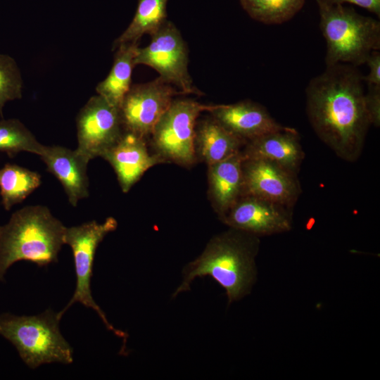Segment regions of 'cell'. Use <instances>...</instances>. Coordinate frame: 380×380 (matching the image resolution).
<instances>
[{"label":"cell","mask_w":380,"mask_h":380,"mask_svg":"<svg viewBox=\"0 0 380 380\" xmlns=\"http://www.w3.org/2000/svg\"><path fill=\"white\" fill-rule=\"evenodd\" d=\"M241 153L244 158L265 159L296 175L305 157L298 132L289 127L247 141Z\"/></svg>","instance_id":"2e32d148"},{"label":"cell","mask_w":380,"mask_h":380,"mask_svg":"<svg viewBox=\"0 0 380 380\" xmlns=\"http://www.w3.org/2000/svg\"><path fill=\"white\" fill-rule=\"evenodd\" d=\"M44 145L39 143L34 134L19 120L15 118L0 120V151L10 157L21 151L40 156Z\"/></svg>","instance_id":"603a6c76"},{"label":"cell","mask_w":380,"mask_h":380,"mask_svg":"<svg viewBox=\"0 0 380 380\" xmlns=\"http://www.w3.org/2000/svg\"><path fill=\"white\" fill-rule=\"evenodd\" d=\"M365 94V106L371 125L380 126V87L367 86Z\"/></svg>","instance_id":"d4e9b609"},{"label":"cell","mask_w":380,"mask_h":380,"mask_svg":"<svg viewBox=\"0 0 380 380\" xmlns=\"http://www.w3.org/2000/svg\"><path fill=\"white\" fill-rule=\"evenodd\" d=\"M138 46V43L119 46L108 75L96 87L98 95L118 108L132 86L134 58Z\"/></svg>","instance_id":"d6986e66"},{"label":"cell","mask_w":380,"mask_h":380,"mask_svg":"<svg viewBox=\"0 0 380 380\" xmlns=\"http://www.w3.org/2000/svg\"><path fill=\"white\" fill-rule=\"evenodd\" d=\"M246 141L225 128L210 115L197 120L194 148L197 160L208 165L242 150Z\"/></svg>","instance_id":"ac0fdd59"},{"label":"cell","mask_w":380,"mask_h":380,"mask_svg":"<svg viewBox=\"0 0 380 380\" xmlns=\"http://www.w3.org/2000/svg\"><path fill=\"white\" fill-rule=\"evenodd\" d=\"M363 76L355 66H327L305 89L306 112L318 137L338 157L355 162L360 156L371 125Z\"/></svg>","instance_id":"6da1fadb"},{"label":"cell","mask_w":380,"mask_h":380,"mask_svg":"<svg viewBox=\"0 0 380 380\" xmlns=\"http://www.w3.org/2000/svg\"><path fill=\"white\" fill-rule=\"evenodd\" d=\"M58 312L51 309L36 315L0 314V335L16 348L31 369L44 364H71L73 349L62 335Z\"/></svg>","instance_id":"5b68a950"},{"label":"cell","mask_w":380,"mask_h":380,"mask_svg":"<svg viewBox=\"0 0 380 380\" xmlns=\"http://www.w3.org/2000/svg\"><path fill=\"white\" fill-rule=\"evenodd\" d=\"M41 183L38 172L16 164H5L0 169V195L4 209L9 210L22 203Z\"/></svg>","instance_id":"44dd1931"},{"label":"cell","mask_w":380,"mask_h":380,"mask_svg":"<svg viewBox=\"0 0 380 380\" xmlns=\"http://www.w3.org/2000/svg\"><path fill=\"white\" fill-rule=\"evenodd\" d=\"M39 156L46 164L47 171L61 182L73 207L89 196L87 165L89 160L76 149L44 145Z\"/></svg>","instance_id":"9a60e30c"},{"label":"cell","mask_w":380,"mask_h":380,"mask_svg":"<svg viewBox=\"0 0 380 380\" xmlns=\"http://www.w3.org/2000/svg\"><path fill=\"white\" fill-rule=\"evenodd\" d=\"M101 158L113 167L124 193H127L149 168L164 163L158 155L149 152L146 139L127 132H124Z\"/></svg>","instance_id":"4fadbf2b"},{"label":"cell","mask_w":380,"mask_h":380,"mask_svg":"<svg viewBox=\"0 0 380 380\" xmlns=\"http://www.w3.org/2000/svg\"><path fill=\"white\" fill-rule=\"evenodd\" d=\"M179 94L182 93L160 77L132 85L119 107L124 132L146 139L175 96Z\"/></svg>","instance_id":"9c48e42d"},{"label":"cell","mask_w":380,"mask_h":380,"mask_svg":"<svg viewBox=\"0 0 380 380\" xmlns=\"http://www.w3.org/2000/svg\"><path fill=\"white\" fill-rule=\"evenodd\" d=\"M241 151L208 165V196L220 218L243 195Z\"/></svg>","instance_id":"e0dca14e"},{"label":"cell","mask_w":380,"mask_h":380,"mask_svg":"<svg viewBox=\"0 0 380 380\" xmlns=\"http://www.w3.org/2000/svg\"><path fill=\"white\" fill-rule=\"evenodd\" d=\"M65 228L44 205H27L14 212L0 227V282L18 261L41 267L57 262Z\"/></svg>","instance_id":"3957f363"},{"label":"cell","mask_w":380,"mask_h":380,"mask_svg":"<svg viewBox=\"0 0 380 380\" xmlns=\"http://www.w3.org/2000/svg\"><path fill=\"white\" fill-rule=\"evenodd\" d=\"M317 2L327 4H343L345 3L353 4L362 7L368 11L374 13L378 18L380 17V0H316Z\"/></svg>","instance_id":"4316f807"},{"label":"cell","mask_w":380,"mask_h":380,"mask_svg":"<svg viewBox=\"0 0 380 380\" xmlns=\"http://www.w3.org/2000/svg\"><path fill=\"white\" fill-rule=\"evenodd\" d=\"M305 0H240L243 10L253 20L266 25H279L291 20Z\"/></svg>","instance_id":"7402d4cb"},{"label":"cell","mask_w":380,"mask_h":380,"mask_svg":"<svg viewBox=\"0 0 380 380\" xmlns=\"http://www.w3.org/2000/svg\"><path fill=\"white\" fill-rule=\"evenodd\" d=\"M230 228L257 236L289 232L291 208L251 195H243L220 218Z\"/></svg>","instance_id":"8fae6325"},{"label":"cell","mask_w":380,"mask_h":380,"mask_svg":"<svg viewBox=\"0 0 380 380\" xmlns=\"http://www.w3.org/2000/svg\"><path fill=\"white\" fill-rule=\"evenodd\" d=\"M208 112L246 142L286 127L277 122L263 106L249 100L232 104L211 105Z\"/></svg>","instance_id":"5bb4252c"},{"label":"cell","mask_w":380,"mask_h":380,"mask_svg":"<svg viewBox=\"0 0 380 380\" xmlns=\"http://www.w3.org/2000/svg\"><path fill=\"white\" fill-rule=\"evenodd\" d=\"M211 105L193 99H174L156 124L151 136L154 151L164 162L189 167L197 159L194 148L198 118Z\"/></svg>","instance_id":"52a82bcc"},{"label":"cell","mask_w":380,"mask_h":380,"mask_svg":"<svg viewBox=\"0 0 380 380\" xmlns=\"http://www.w3.org/2000/svg\"><path fill=\"white\" fill-rule=\"evenodd\" d=\"M23 79L15 61L7 54L0 53V115L8 101L22 98Z\"/></svg>","instance_id":"cb8c5ba5"},{"label":"cell","mask_w":380,"mask_h":380,"mask_svg":"<svg viewBox=\"0 0 380 380\" xmlns=\"http://www.w3.org/2000/svg\"><path fill=\"white\" fill-rule=\"evenodd\" d=\"M259 246L258 236L233 228L215 236L185 267L182 282L172 297L189 291L194 279L210 276L225 290L229 304L243 298L256 281Z\"/></svg>","instance_id":"7a4b0ae2"},{"label":"cell","mask_w":380,"mask_h":380,"mask_svg":"<svg viewBox=\"0 0 380 380\" xmlns=\"http://www.w3.org/2000/svg\"><path fill=\"white\" fill-rule=\"evenodd\" d=\"M0 227H1V225H0Z\"/></svg>","instance_id":"83f0119b"},{"label":"cell","mask_w":380,"mask_h":380,"mask_svg":"<svg viewBox=\"0 0 380 380\" xmlns=\"http://www.w3.org/2000/svg\"><path fill=\"white\" fill-rule=\"evenodd\" d=\"M365 64L369 67V73L362 77L367 86L380 87V52L372 51L368 56Z\"/></svg>","instance_id":"484cf974"},{"label":"cell","mask_w":380,"mask_h":380,"mask_svg":"<svg viewBox=\"0 0 380 380\" xmlns=\"http://www.w3.org/2000/svg\"><path fill=\"white\" fill-rule=\"evenodd\" d=\"M168 0H138L134 18L127 29L114 41L113 50L128 43H138L144 34H152L167 20Z\"/></svg>","instance_id":"ffe728a7"},{"label":"cell","mask_w":380,"mask_h":380,"mask_svg":"<svg viewBox=\"0 0 380 380\" xmlns=\"http://www.w3.org/2000/svg\"><path fill=\"white\" fill-rule=\"evenodd\" d=\"M76 150L88 160L102 157L122 135L119 108L99 95L91 96L76 118Z\"/></svg>","instance_id":"30bf717a"},{"label":"cell","mask_w":380,"mask_h":380,"mask_svg":"<svg viewBox=\"0 0 380 380\" xmlns=\"http://www.w3.org/2000/svg\"><path fill=\"white\" fill-rule=\"evenodd\" d=\"M317 3L319 27L326 41V66L362 65L372 51L380 49L379 20L343 4Z\"/></svg>","instance_id":"277c9868"},{"label":"cell","mask_w":380,"mask_h":380,"mask_svg":"<svg viewBox=\"0 0 380 380\" xmlns=\"http://www.w3.org/2000/svg\"><path fill=\"white\" fill-rule=\"evenodd\" d=\"M151 37L146 46H138L134 65L153 68L160 78L178 88L183 94L203 95L189 73L187 47L177 27L167 20Z\"/></svg>","instance_id":"ba28073f"},{"label":"cell","mask_w":380,"mask_h":380,"mask_svg":"<svg viewBox=\"0 0 380 380\" xmlns=\"http://www.w3.org/2000/svg\"><path fill=\"white\" fill-rule=\"evenodd\" d=\"M242 170L243 195L257 196L290 208L300 195L297 175L274 163L244 158Z\"/></svg>","instance_id":"7c38bea8"},{"label":"cell","mask_w":380,"mask_h":380,"mask_svg":"<svg viewBox=\"0 0 380 380\" xmlns=\"http://www.w3.org/2000/svg\"><path fill=\"white\" fill-rule=\"evenodd\" d=\"M117 220L109 217L102 223L91 220L80 225L66 227L64 243L68 245L72 253L76 286L74 293L66 306L60 312L61 318L64 313L75 303H80L94 310L101 318L107 329L123 340L126 343L127 334L115 328L106 318V314L94 301L91 291V281L96 249L104 237L116 229Z\"/></svg>","instance_id":"8992f818"}]
</instances>
